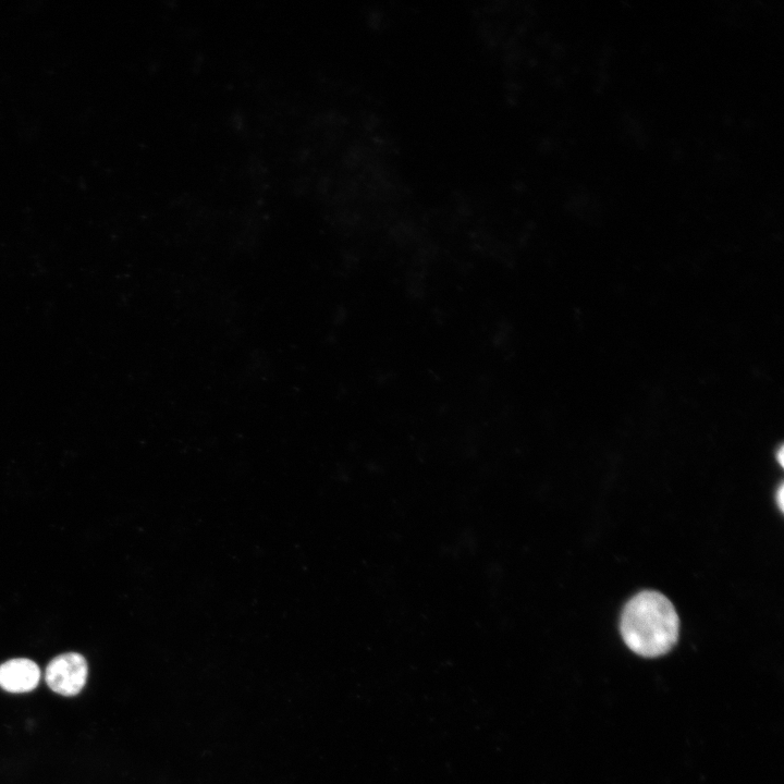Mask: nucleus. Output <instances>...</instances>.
<instances>
[{"instance_id": "obj_1", "label": "nucleus", "mask_w": 784, "mask_h": 784, "mask_svg": "<svg viewBox=\"0 0 784 784\" xmlns=\"http://www.w3.org/2000/svg\"><path fill=\"white\" fill-rule=\"evenodd\" d=\"M678 616L671 601L657 591H642L625 605L621 634L635 653L656 658L670 651L678 638Z\"/></svg>"}, {"instance_id": "obj_2", "label": "nucleus", "mask_w": 784, "mask_h": 784, "mask_svg": "<svg viewBox=\"0 0 784 784\" xmlns=\"http://www.w3.org/2000/svg\"><path fill=\"white\" fill-rule=\"evenodd\" d=\"M87 662L76 652H68L52 659L46 669V682L50 689L62 696L77 695L86 684Z\"/></svg>"}, {"instance_id": "obj_3", "label": "nucleus", "mask_w": 784, "mask_h": 784, "mask_svg": "<svg viewBox=\"0 0 784 784\" xmlns=\"http://www.w3.org/2000/svg\"><path fill=\"white\" fill-rule=\"evenodd\" d=\"M39 678L40 670L29 659H12L0 665V687L7 691H30L38 685Z\"/></svg>"}, {"instance_id": "obj_4", "label": "nucleus", "mask_w": 784, "mask_h": 784, "mask_svg": "<svg viewBox=\"0 0 784 784\" xmlns=\"http://www.w3.org/2000/svg\"><path fill=\"white\" fill-rule=\"evenodd\" d=\"M783 492H784V487H783V485H781L780 488H779V491H777V504H779V507H780L781 511H783V505H784V503H783V498H784Z\"/></svg>"}]
</instances>
